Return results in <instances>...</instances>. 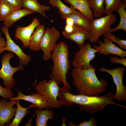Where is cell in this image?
<instances>
[{
  "label": "cell",
  "instance_id": "cell-1",
  "mask_svg": "<svg viewBox=\"0 0 126 126\" xmlns=\"http://www.w3.org/2000/svg\"><path fill=\"white\" fill-rule=\"evenodd\" d=\"M113 94L110 92L102 96H88L83 94H74L63 86L60 87L58 98L63 105L70 107L74 104L80 106V109L92 114L103 109L107 105L113 104L126 108V107L114 102Z\"/></svg>",
  "mask_w": 126,
  "mask_h": 126
},
{
  "label": "cell",
  "instance_id": "cell-2",
  "mask_svg": "<svg viewBox=\"0 0 126 126\" xmlns=\"http://www.w3.org/2000/svg\"><path fill=\"white\" fill-rule=\"evenodd\" d=\"M71 75L73 84L80 94L98 95L105 92L108 86V82L104 79H98L94 67L87 69L74 68Z\"/></svg>",
  "mask_w": 126,
  "mask_h": 126
},
{
  "label": "cell",
  "instance_id": "cell-3",
  "mask_svg": "<svg viewBox=\"0 0 126 126\" xmlns=\"http://www.w3.org/2000/svg\"><path fill=\"white\" fill-rule=\"evenodd\" d=\"M51 54V58L53 63L49 75L51 79L54 80L59 85L63 83V86L71 90V85L67 81L66 75L71 69V62L68 45L64 42L57 44Z\"/></svg>",
  "mask_w": 126,
  "mask_h": 126
},
{
  "label": "cell",
  "instance_id": "cell-4",
  "mask_svg": "<svg viewBox=\"0 0 126 126\" xmlns=\"http://www.w3.org/2000/svg\"><path fill=\"white\" fill-rule=\"evenodd\" d=\"M60 87L53 80L50 79L40 81L35 87L37 93L44 96L49 104V109L59 108L63 105L57 98Z\"/></svg>",
  "mask_w": 126,
  "mask_h": 126
},
{
  "label": "cell",
  "instance_id": "cell-5",
  "mask_svg": "<svg viewBox=\"0 0 126 126\" xmlns=\"http://www.w3.org/2000/svg\"><path fill=\"white\" fill-rule=\"evenodd\" d=\"M117 20V17L112 13L104 17L94 19L91 21V37L89 40L91 43H97L99 37L110 32L111 26Z\"/></svg>",
  "mask_w": 126,
  "mask_h": 126
},
{
  "label": "cell",
  "instance_id": "cell-6",
  "mask_svg": "<svg viewBox=\"0 0 126 126\" xmlns=\"http://www.w3.org/2000/svg\"><path fill=\"white\" fill-rule=\"evenodd\" d=\"M14 56V54L10 52L5 53L2 57V67L0 70V78L3 80L4 87L10 89L12 88L16 83L13 77L14 74L16 72L24 69V65L21 64L14 67L11 66L10 60Z\"/></svg>",
  "mask_w": 126,
  "mask_h": 126
},
{
  "label": "cell",
  "instance_id": "cell-7",
  "mask_svg": "<svg viewBox=\"0 0 126 126\" xmlns=\"http://www.w3.org/2000/svg\"><path fill=\"white\" fill-rule=\"evenodd\" d=\"M98 50L92 47L89 43L84 44L83 46L76 52L72 64L74 68L80 69H87L94 67L90 62L95 57Z\"/></svg>",
  "mask_w": 126,
  "mask_h": 126
},
{
  "label": "cell",
  "instance_id": "cell-8",
  "mask_svg": "<svg viewBox=\"0 0 126 126\" xmlns=\"http://www.w3.org/2000/svg\"><path fill=\"white\" fill-rule=\"evenodd\" d=\"M60 32L54 27L47 28L41 40L40 48L43 52V59L47 61L51 58V52L57 44L56 42L59 38Z\"/></svg>",
  "mask_w": 126,
  "mask_h": 126
},
{
  "label": "cell",
  "instance_id": "cell-9",
  "mask_svg": "<svg viewBox=\"0 0 126 126\" xmlns=\"http://www.w3.org/2000/svg\"><path fill=\"white\" fill-rule=\"evenodd\" d=\"M125 69L122 66H118L112 70L107 69L104 67H100L99 70L109 74L112 76L116 87V92L114 95V99L119 102L126 100V87L123 83V78Z\"/></svg>",
  "mask_w": 126,
  "mask_h": 126
},
{
  "label": "cell",
  "instance_id": "cell-10",
  "mask_svg": "<svg viewBox=\"0 0 126 126\" xmlns=\"http://www.w3.org/2000/svg\"><path fill=\"white\" fill-rule=\"evenodd\" d=\"M8 28L4 25L0 28L1 31L4 34L6 39V45L4 50L8 51L16 54L19 57L20 64L27 65L30 62L31 57L29 55L25 53L19 46L16 44L11 38L8 31Z\"/></svg>",
  "mask_w": 126,
  "mask_h": 126
},
{
  "label": "cell",
  "instance_id": "cell-11",
  "mask_svg": "<svg viewBox=\"0 0 126 126\" xmlns=\"http://www.w3.org/2000/svg\"><path fill=\"white\" fill-rule=\"evenodd\" d=\"M40 20L37 18H34L32 23L28 26L22 27H17L15 29V37L20 40L22 42L23 48H28L29 45L31 36L36 28L40 24Z\"/></svg>",
  "mask_w": 126,
  "mask_h": 126
},
{
  "label": "cell",
  "instance_id": "cell-12",
  "mask_svg": "<svg viewBox=\"0 0 126 126\" xmlns=\"http://www.w3.org/2000/svg\"><path fill=\"white\" fill-rule=\"evenodd\" d=\"M10 100L7 102L4 99L0 100V126L10 123L16 113L17 108L13 106L16 104L17 100Z\"/></svg>",
  "mask_w": 126,
  "mask_h": 126
},
{
  "label": "cell",
  "instance_id": "cell-13",
  "mask_svg": "<svg viewBox=\"0 0 126 126\" xmlns=\"http://www.w3.org/2000/svg\"><path fill=\"white\" fill-rule=\"evenodd\" d=\"M103 40L104 42L99 40L98 41L99 46L95 44L93 46V48L98 50L99 53L107 56L109 54H114L121 58L126 57V51L116 46L107 38L104 37Z\"/></svg>",
  "mask_w": 126,
  "mask_h": 126
},
{
  "label": "cell",
  "instance_id": "cell-14",
  "mask_svg": "<svg viewBox=\"0 0 126 126\" xmlns=\"http://www.w3.org/2000/svg\"><path fill=\"white\" fill-rule=\"evenodd\" d=\"M18 93L17 97L10 98L9 100H22L32 103L35 106L36 108L38 109H49V105L46 98L39 93L36 92L27 95L24 94L19 91L18 92Z\"/></svg>",
  "mask_w": 126,
  "mask_h": 126
},
{
  "label": "cell",
  "instance_id": "cell-15",
  "mask_svg": "<svg viewBox=\"0 0 126 126\" xmlns=\"http://www.w3.org/2000/svg\"><path fill=\"white\" fill-rule=\"evenodd\" d=\"M73 26V30L71 32L63 35L65 38L71 40L76 43L80 49L83 46L86 40L90 39L91 32L88 30L75 24Z\"/></svg>",
  "mask_w": 126,
  "mask_h": 126
},
{
  "label": "cell",
  "instance_id": "cell-16",
  "mask_svg": "<svg viewBox=\"0 0 126 126\" xmlns=\"http://www.w3.org/2000/svg\"><path fill=\"white\" fill-rule=\"evenodd\" d=\"M69 4L75 9L81 12L91 21L94 19L92 11L88 0H63Z\"/></svg>",
  "mask_w": 126,
  "mask_h": 126
},
{
  "label": "cell",
  "instance_id": "cell-17",
  "mask_svg": "<svg viewBox=\"0 0 126 126\" xmlns=\"http://www.w3.org/2000/svg\"><path fill=\"white\" fill-rule=\"evenodd\" d=\"M45 29L43 24H40L36 27L30 38L29 47L31 50L38 51L40 49V43Z\"/></svg>",
  "mask_w": 126,
  "mask_h": 126
},
{
  "label": "cell",
  "instance_id": "cell-18",
  "mask_svg": "<svg viewBox=\"0 0 126 126\" xmlns=\"http://www.w3.org/2000/svg\"><path fill=\"white\" fill-rule=\"evenodd\" d=\"M22 7L33 13L37 12L44 17L48 18L45 12L49 10L50 7L40 4L38 0H23Z\"/></svg>",
  "mask_w": 126,
  "mask_h": 126
},
{
  "label": "cell",
  "instance_id": "cell-19",
  "mask_svg": "<svg viewBox=\"0 0 126 126\" xmlns=\"http://www.w3.org/2000/svg\"><path fill=\"white\" fill-rule=\"evenodd\" d=\"M34 112L36 117L35 119L36 126H48L47 123L49 120H52L54 115V111L49 108L46 109L35 110Z\"/></svg>",
  "mask_w": 126,
  "mask_h": 126
},
{
  "label": "cell",
  "instance_id": "cell-20",
  "mask_svg": "<svg viewBox=\"0 0 126 126\" xmlns=\"http://www.w3.org/2000/svg\"><path fill=\"white\" fill-rule=\"evenodd\" d=\"M33 13L31 11L22 8L18 9L12 12L4 21V25L8 28L22 17Z\"/></svg>",
  "mask_w": 126,
  "mask_h": 126
},
{
  "label": "cell",
  "instance_id": "cell-21",
  "mask_svg": "<svg viewBox=\"0 0 126 126\" xmlns=\"http://www.w3.org/2000/svg\"><path fill=\"white\" fill-rule=\"evenodd\" d=\"M70 18L73 20L74 24L84 28L90 31L91 21L78 10L75 9L66 18Z\"/></svg>",
  "mask_w": 126,
  "mask_h": 126
},
{
  "label": "cell",
  "instance_id": "cell-22",
  "mask_svg": "<svg viewBox=\"0 0 126 126\" xmlns=\"http://www.w3.org/2000/svg\"><path fill=\"white\" fill-rule=\"evenodd\" d=\"M17 107L15 117L12 122L5 126H18L24 117L27 114L30 112L29 111L27 110L28 109L31 107L36 108L35 106L32 104L26 108H23L20 105L19 100H17Z\"/></svg>",
  "mask_w": 126,
  "mask_h": 126
},
{
  "label": "cell",
  "instance_id": "cell-23",
  "mask_svg": "<svg viewBox=\"0 0 126 126\" xmlns=\"http://www.w3.org/2000/svg\"><path fill=\"white\" fill-rule=\"evenodd\" d=\"M49 4L54 7H57L61 18L65 20L67 16L75 9L72 6L69 7L61 0H49Z\"/></svg>",
  "mask_w": 126,
  "mask_h": 126
},
{
  "label": "cell",
  "instance_id": "cell-24",
  "mask_svg": "<svg viewBox=\"0 0 126 126\" xmlns=\"http://www.w3.org/2000/svg\"><path fill=\"white\" fill-rule=\"evenodd\" d=\"M126 3L122 1L120 5L116 11L119 15L120 21L117 26L114 28H111L110 32H116L122 30L126 31Z\"/></svg>",
  "mask_w": 126,
  "mask_h": 126
},
{
  "label": "cell",
  "instance_id": "cell-25",
  "mask_svg": "<svg viewBox=\"0 0 126 126\" xmlns=\"http://www.w3.org/2000/svg\"><path fill=\"white\" fill-rule=\"evenodd\" d=\"M19 8L5 0H0V21H4L11 13Z\"/></svg>",
  "mask_w": 126,
  "mask_h": 126
},
{
  "label": "cell",
  "instance_id": "cell-26",
  "mask_svg": "<svg viewBox=\"0 0 126 126\" xmlns=\"http://www.w3.org/2000/svg\"><path fill=\"white\" fill-rule=\"evenodd\" d=\"M105 0H88L89 6L92 9L93 15L95 18L101 17L104 13Z\"/></svg>",
  "mask_w": 126,
  "mask_h": 126
},
{
  "label": "cell",
  "instance_id": "cell-27",
  "mask_svg": "<svg viewBox=\"0 0 126 126\" xmlns=\"http://www.w3.org/2000/svg\"><path fill=\"white\" fill-rule=\"evenodd\" d=\"M122 1V0H105L104 14L107 15L116 11Z\"/></svg>",
  "mask_w": 126,
  "mask_h": 126
},
{
  "label": "cell",
  "instance_id": "cell-28",
  "mask_svg": "<svg viewBox=\"0 0 126 126\" xmlns=\"http://www.w3.org/2000/svg\"><path fill=\"white\" fill-rule=\"evenodd\" d=\"M104 37L107 38L112 42L117 44L118 46L122 49H126V40L121 39L112 34V32H108L104 35Z\"/></svg>",
  "mask_w": 126,
  "mask_h": 126
},
{
  "label": "cell",
  "instance_id": "cell-29",
  "mask_svg": "<svg viewBox=\"0 0 126 126\" xmlns=\"http://www.w3.org/2000/svg\"><path fill=\"white\" fill-rule=\"evenodd\" d=\"M0 96L3 99L9 100L14 97V94L10 89L3 87L0 85Z\"/></svg>",
  "mask_w": 126,
  "mask_h": 126
},
{
  "label": "cell",
  "instance_id": "cell-30",
  "mask_svg": "<svg viewBox=\"0 0 126 126\" xmlns=\"http://www.w3.org/2000/svg\"><path fill=\"white\" fill-rule=\"evenodd\" d=\"M68 125L70 126H96L97 125V123L95 119L93 117H91L89 121L86 120L83 122H81L78 125H75L71 122H70Z\"/></svg>",
  "mask_w": 126,
  "mask_h": 126
},
{
  "label": "cell",
  "instance_id": "cell-31",
  "mask_svg": "<svg viewBox=\"0 0 126 126\" xmlns=\"http://www.w3.org/2000/svg\"><path fill=\"white\" fill-rule=\"evenodd\" d=\"M110 60L113 63L120 64L126 67V59L124 57L119 59L117 57H112L110 58Z\"/></svg>",
  "mask_w": 126,
  "mask_h": 126
},
{
  "label": "cell",
  "instance_id": "cell-32",
  "mask_svg": "<svg viewBox=\"0 0 126 126\" xmlns=\"http://www.w3.org/2000/svg\"><path fill=\"white\" fill-rule=\"evenodd\" d=\"M15 6L20 8L22 7L23 0H5Z\"/></svg>",
  "mask_w": 126,
  "mask_h": 126
},
{
  "label": "cell",
  "instance_id": "cell-33",
  "mask_svg": "<svg viewBox=\"0 0 126 126\" xmlns=\"http://www.w3.org/2000/svg\"><path fill=\"white\" fill-rule=\"evenodd\" d=\"M6 41L3 37L0 36V47H5L6 45Z\"/></svg>",
  "mask_w": 126,
  "mask_h": 126
},
{
  "label": "cell",
  "instance_id": "cell-34",
  "mask_svg": "<svg viewBox=\"0 0 126 126\" xmlns=\"http://www.w3.org/2000/svg\"><path fill=\"white\" fill-rule=\"evenodd\" d=\"M66 24L73 26L74 24V22L73 20L70 18H66L65 19Z\"/></svg>",
  "mask_w": 126,
  "mask_h": 126
},
{
  "label": "cell",
  "instance_id": "cell-35",
  "mask_svg": "<svg viewBox=\"0 0 126 126\" xmlns=\"http://www.w3.org/2000/svg\"><path fill=\"white\" fill-rule=\"evenodd\" d=\"M34 116V114L33 115V116L32 117V118L31 119H29V121H28V122L27 124L25 125V126H31V125L30 124V123L31 124V123L32 122V119L33 118Z\"/></svg>",
  "mask_w": 126,
  "mask_h": 126
},
{
  "label": "cell",
  "instance_id": "cell-36",
  "mask_svg": "<svg viewBox=\"0 0 126 126\" xmlns=\"http://www.w3.org/2000/svg\"><path fill=\"white\" fill-rule=\"evenodd\" d=\"M4 48L0 47V52L1 53L3 52L4 51L3 49Z\"/></svg>",
  "mask_w": 126,
  "mask_h": 126
},
{
  "label": "cell",
  "instance_id": "cell-37",
  "mask_svg": "<svg viewBox=\"0 0 126 126\" xmlns=\"http://www.w3.org/2000/svg\"><path fill=\"white\" fill-rule=\"evenodd\" d=\"M122 1L124 3H126V0H122Z\"/></svg>",
  "mask_w": 126,
  "mask_h": 126
},
{
  "label": "cell",
  "instance_id": "cell-38",
  "mask_svg": "<svg viewBox=\"0 0 126 126\" xmlns=\"http://www.w3.org/2000/svg\"><path fill=\"white\" fill-rule=\"evenodd\" d=\"M1 33L0 31V36H1Z\"/></svg>",
  "mask_w": 126,
  "mask_h": 126
},
{
  "label": "cell",
  "instance_id": "cell-39",
  "mask_svg": "<svg viewBox=\"0 0 126 126\" xmlns=\"http://www.w3.org/2000/svg\"><path fill=\"white\" fill-rule=\"evenodd\" d=\"M1 53L0 52V54Z\"/></svg>",
  "mask_w": 126,
  "mask_h": 126
}]
</instances>
